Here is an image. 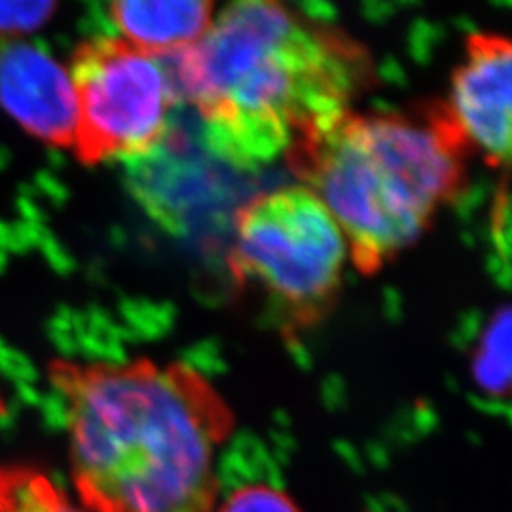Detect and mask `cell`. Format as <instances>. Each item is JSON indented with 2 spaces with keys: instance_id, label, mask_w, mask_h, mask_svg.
Wrapping results in <instances>:
<instances>
[{
  "instance_id": "cell-1",
  "label": "cell",
  "mask_w": 512,
  "mask_h": 512,
  "mask_svg": "<svg viewBox=\"0 0 512 512\" xmlns=\"http://www.w3.org/2000/svg\"><path fill=\"white\" fill-rule=\"evenodd\" d=\"M84 512H213L234 414L196 368L152 361L57 368Z\"/></svg>"
},
{
  "instance_id": "cell-2",
  "label": "cell",
  "mask_w": 512,
  "mask_h": 512,
  "mask_svg": "<svg viewBox=\"0 0 512 512\" xmlns=\"http://www.w3.org/2000/svg\"><path fill=\"white\" fill-rule=\"evenodd\" d=\"M167 57L179 99L205 141L238 167H260L349 110L372 82L365 48L279 2L230 4L198 42Z\"/></svg>"
},
{
  "instance_id": "cell-3",
  "label": "cell",
  "mask_w": 512,
  "mask_h": 512,
  "mask_svg": "<svg viewBox=\"0 0 512 512\" xmlns=\"http://www.w3.org/2000/svg\"><path fill=\"white\" fill-rule=\"evenodd\" d=\"M467 152L444 103H429L412 116L348 110L285 156L338 224L355 268L372 275L463 190Z\"/></svg>"
},
{
  "instance_id": "cell-4",
  "label": "cell",
  "mask_w": 512,
  "mask_h": 512,
  "mask_svg": "<svg viewBox=\"0 0 512 512\" xmlns=\"http://www.w3.org/2000/svg\"><path fill=\"white\" fill-rule=\"evenodd\" d=\"M346 260L338 224L306 186L260 194L236 215L230 274L239 289L262 294L289 332L311 329L329 315Z\"/></svg>"
},
{
  "instance_id": "cell-5",
  "label": "cell",
  "mask_w": 512,
  "mask_h": 512,
  "mask_svg": "<svg viewBox=\"0 0 512 512\" xmlns=\"http://www.w3.org/2000/svg\"><path fill=\"white\" fill-rule=\"evenodd\" d=\"M78 92V147L90 162L143 160L164 141L179 101L164 57L122 38H92L69 69Z\"/></svg>"
},
{
  "instance_id": "cell-6",
  "label": "cell",
  "mask_w": 512,
  "mask_h": 512,
  "mask_svg": "<svg viewBox=\"0 0 512 512\" xmlns=\"http://www.w3.org/2000/svg\"><path fill=\"white\" fill-rule=\"evenodd\" d=\"M511 42L492 33L467 40L465 61L452 78L446 112L469 150L490 167H507L511 152Z\"/></svg>"
},
{
  "instance_id": "cell-7",
  "label": "cell",
  "mask_w": 512,
  "mask_h": 512,
  "mask_svg": "<svg viewBox=\"0 0 512 512\" xmlns=\"http://www.w3.org/2000/svg\"><path fill=\"white\" fill-rule=\"evenodd\" d=\"M0 109L42 141L69 145L78 137V92L69 69L31 40L0 37Z\"/></svg>"
},
{
  "instance_id": "cell-8",
  "label": "cell",
  "mask_w": 512,
  "mask_h": 512,
  "mask_svg": "<svg viewBox=\"0 0 512 512\" xmlns=\"http://www.w3.org/2000/svg\"><path fill=\"white\" fill-rule=\"evenodd\" d=\"M107 8L122 40L158 57L192 46L213 23V4L205 0H124Z\"/></svg>"
},
{
  "instance_id": "cell-9",
  "label": "cell",
  "mask_w": 512,
  "mask_h": 512,
  "mask_svg": "<svg viewBox=\"0 0 512 512\" xmlns=\"http://www.w3.org/2000/svg\"><path fill=\"white\" fill-rule=\"evenodd\" d=\"M511 323V308L505 304L490 317L473 353V380L492 399H507L511 393Z\"/></svg>"
},
{
  "instance_id": "cell-10",
  "label": "cell",
  "mask_w": 512,
  "mask_h": 512,
  "mask_svg": "<svg viewBox=\"0 0 512 512\" xmlns=\"http://www.w3.org/2000/svg\"><path fill=\"white\" fill-rule=\"evenodd\" d=\"M0 512H84L52 478L29 465L0 467Z\"/></svg>"
},
{
  "instance_id": "cell-11",
  "label": "cell",
  "mask_w": 512,
  "mask_h": 512,
  "mask_svg": "<svg viewBox=\"0 0 512 512\" xmlns=\"http://www.w3.org/2000/svg\"><path fill=\"white\" fill-rule=\"evenodd\" d=\"M55 8V2L50 0H0V37L16 38L37 33L52 18Z\"/></svg>"
},
{
  "instance_id": "cell-12",
  "label": "cell",
  "mask_w": 512,
  "mask_h": 512,
  "mask_svg": "<svg viewBox=\"0 0 512 512\" xmlns=\"http://www.w3.org/2000/svg\"><path fill=\"white\" fill-rule=\"evenodd\" d=\"M217 512H302L285 492L266 486L251 484L238 488L226 497Z\"/></svg>"
},
{
  "instance_id": "cell-13",
  "label": "cell",
  "mask_w": 512,
  "mask_h": 512,
  "mask_svg": "<svg viewBox=\"0 0 512 512\" xmlns=\"http://www.w3.org/2000/svg\"><path fill=\"white\" fill-rule=\"evenodd\" d=\"M0 374L18 380L19 384H31L38 378V370L31 359L8 344L0 348Z\"/></svg>"
},
{
  "instance_id": "cell-14",
  "label": "cell",
  "mask_w": 512,
  "mask_h": 512,
  "mask_svg": "<svg viewBox=\"0 0 512 512\" xmlns=\"http://www.w3.org/2000/svg\"><path fill=\"white\" fill-rule=\"evenodd\" d=\"M37 249L44 255L46 262L50 264V268L54 270L55 274L69 275L73 272V256L65 251V247L59 243V239L55 238L50 230L42 236Z\"/></svg>"
},
{
  "instance_id": "cell-15",
  "label": "cell",
  "mask_w": 512,
  "mask_h": 512,
  "mask_svg": "<svg viewBox=\"0 0 512 512\" xmlns=\"http://www.w3.org/2000/svg\"><path fill=\"white\" fill-rule=\"evenodd\" d=\"M33 186L37 188L38 196L48 198L55 205H61V203L67 202V198H69L67 186L61 183L52 171H44V169L38 171L35 179H33Z\"/></svg>"
},
{
  "instance_id": "cell-16",
  "label": "cell",
  "mask_w": 512,
  "mask_h": 512,
  "mask_svg": "<svg viewBox=\"0 0 512 512\" xmlns=\"http://www.w3.org/2000/svg\"><path fill=\"white\" fill-rule=\"evenodd\" d=\"M16 209H18L19 220L29 224H44V209L38 205L37 200L31 198H16Z\"/></svg>"
},
{
  "instance_id": "cell-17",
  "label": "cell",
  "mask_w": 512,
  "mask_h": 512,
  "mask_svg": "<svg viewBox=\"0 0 512 512\" xmlns=\"http://www.w3.org/2000/svg\"><path fill=\"white\" fill-rule=\"evenodd\" d=\"M0 251L14 253V255H25L21 243H19L14 224L0 219Z\"/></svg>"
},
{
  "instance_id": "cell-18",
  "label": "cell",
  "mask_w": 512,
  "mask_h": 512,
  "mask_svg": "<svg viewBox=\"0 0 512 512\" xmlns=\"http://www.w3.org/2000/svg\"><path fill=\"white\" fill-rule=\"evenodd\" d=\"M54 348L57 349L59 355L71 359L73 355L78 353V346H76V334L71 332H48Z\"/></svg>"
},
{
  "instance_id": "cell-19",
  "label": "cell",
  "mask_w": 512,
  "mask_h": 512,
  "mask_svg": "<svg viewBox=\"0 0 512 512\" xmlns=\"http://www.w3.org/2000/svg\"><path fill=\"white\" fill-rule=\"evenodd\" d=\"M46 162H48L52 171H57V169H63V167H65L67 158H65V154H63L59 148L52 147L48 148V152H46Z\"/></svg>"
},
{
  "instance_id": "cell-20",
  "label": "cell",
  "mask_w": 512,
  "mask_h": 512,
  "mask_svg": "<svg viewBox=\"0 0 512 512\" xmlns=\"http://www.w3.org/2000/svg\"><path fill=\"white\" fill-rule=\"evenodd\" d=\"M18 391L19 395H21L23 399H27V401H37L38 399L37 391L29 384H19Z\"/></svg>"
},
{
  "instance_id": "cell-21",
  "label": "cell",
  "mask_w": 512,
  "mask_h": 512,
  "mask_svg": "<svg viewBox=\"0 0 512 512\" xmlns=\"http://www.w3.org/2000/svg\"><path fill=\"white\" fill-rule=\"evenodd\" d=\"M12 164V150L8 147H0V171H4Z\"/></svg>"
},
{
  "instance_id": "cell-22",
  "label": "cell",
  "mask_w": 512,
  "mask_h": 512,
  "mask_svg": "<svg viewBox=\"0 0 512 512\" xmlns=\"http://www.w3.org/2000/svg\"><path fill=\"white\" fill-rule=\"evenodd\" d=\"M8 262H10V258H8V253L0 251V274H4V272H6V268H8Z\"/></svg>"
},
{
  "instance_id": "cell-23",
  "label": "cell",
  "mask_w": 512,
  "mask_h": 512,
  "mask_svg": "<svg viewBox=\"0 0 512 512\" xmlns=\"http://www.w3.org/2000/svg\"><path fill=\"white\" fill-rule=\"evenodd\" d=\"M8 412V408H0V414H6Z\"/></svg>"
}]
</instances>
